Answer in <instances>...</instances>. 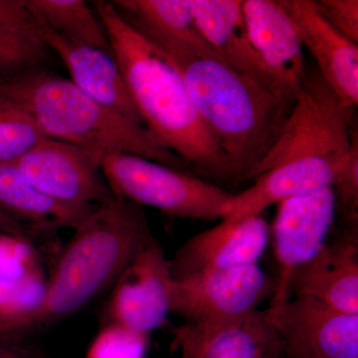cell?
I'll list each match as a JSON object with an SVG mask.
<instances>
[{"label": "cell", "mask_w": 358, "mask_h": 358, "mask_svg": "<svg viewBox=\"0 0 358 358\" xmlns=\"http://www.w3.org/2000/svg\"><path fill=\"white\" fill-rule=\"evenodd\" d=\"M355 109L345 107L319 71L307 73L277 143L248 189L224 206L230 221L253 217L284 200L333 188L352 152Z\"/></svg>", "instance_id": "cell-1"}, {"label": "cell", "mask_w": 358, "mask_h": 358, "mask_svg": "<svg viewBox=\"0 0 358 358\" xmlns=\"http://www.w3.org/2000/svg\"><path fill=\"white\" fill-rule=\"evenodd\" d=\"M93 3L145 126L185 160L197 178L235 183L227 159L200 119L178 68L129 24L114 4Z\"/></svg>", "instance_id": "cell-2"}, {"label": "cell", "mask_w": 358, "mask_h": 358, "mask_svg": "<svg viewBox=\"0 0 358 358\" xmlns=\"http://www.w3.org/2000/svg\"><path fill=\"white\" fill-rule=\"evenodd\" d=\"M157 48L182 74L193 105L225 155L234 182L255 179L294 102L233 68L210 46Z\"/></svg>", "instance_id": "cell-3"}, {"label": "cell", "mask_w": 358, "mask_h": 358, "mask_svg": "<svg viewBox=\"0 0 358 358\" xmlns=\"http://www.w3.org/2000/svg\"><path fill=\"white\" fill-rule=\"evenodd\" d=\"M74 231L47 277L43 306L29 333L67 319L112 288L155 238L143 207L117 195L99 205Z\"/></svg>", "instance_id": "cell-4"}, {"label": "cell", "mask_w": 358, "mask_h": 358, "mask_svg": "<svg viewBox=\"0 0 358 358\" xmlns=\"http://www.w3.org/2000/svg\"><path fill=\"white\" fill-rule=\"evenodd\" d=\"M0 98L25 110L53 140L138 155L193 174L185 160L160 143L147 127L106 109L70 79L42 67L0 77Z\"/></svg>", "instance_id": "cell-5"}, {"label": "cell", "mask_w": 358, "mask_h": 358, "mask_svg": "<svg viewBox=\"0 0 358 358\" xmlns=\"http://www.w3.org/2000/svg\"><path fill=\"white\" fill-rule=\"evenodd\" d=\"M101 171L112 192L171 217L214 220L232 193L192 173L138 155L105 152Z\"/></svg>", "instance_id": "cell-6"}, {"label": "cell", "mask_w": 358, "mask_h": 358, "mask_svg": "<svg viewBox=\"0 0 358 358\" xmlns=\"http://www.w3.org/2000/svg\"><path fill=\"white\" fill-rule=\"evenodd\" d=\"M105 152L48 138L7 164L51 199L74 206L96 207L115 196L101 171Z\"/></svg>", "instance_id": "cell-7"}, {"label": "cell", "mask_w": 358, "mask_h": 358, "mask_svg": "<svg viewBox=\"0 0 358 358\" xmlns=\"http://www.w3.org/2000/svg\"><path fill=\"white\" fill-rule=\"evenodd\" d=\"M264 313L289 358H358V315L308 296H291Z\"/></svg>", "instance_id": "cell-8"}, {"label": "cell", "mask_w": 358, "mask_h": 358, "mask_svg": "<svg viewBox=\"0 0 358 358\" xmlns=\"http://www.w3.org/2000/svg\"><path fill=\"white\" fill-rule=\"evenodd\" d=\"M272 287L259 264L173 278L171 313L192 324L239 319L258 310Z\"/></svg>", "instance_id": "cell-9"}, {"label": "cell", "mask_w": 358, "mask_h": 358, "mask_svg": "<svg viewBox=\"0 0 358 358\" xmlns=\"http://www.w3.org/2000/svg\"><path fill=\"white\" fill-rule=\"evenodd\" d=\"M277 205L272 236L279 275L270 307L288 300L292 277L326 245L336 210L333 188Z\"/></svg>", "instance_id": "cell-10"}, {"label": "cell", "mask_w": 358, "mask_h": 358, "mask_svg": "<svg viewBox=\"0 0 358 358\" xmlns=\"http://www.w3.org/2000/svg\"><path fill=\"white\" fill-rule=\"evenodd\" d=\"M171 282L169 259L154 238L134 256L110 288L108 322L148 336L159 329L171 313Z\"/></svg>", "instance_id": "cell-11"}, {"label": "cell", "mask_w": 358, "mask_h": 358, "mask_svg": "<svg viewBox=\"0 0 358 358\" xmlns=\"http://www.w3.org/2000/svg\"><path fill=\"white\" fill-rule=\"evenodd\" d=\"M270 227L262 215L221 223L190 238L169 260L173 279L207 271L255 265L262 258Z\"/></svg>", "instance_id": "cell-12"}, {"label": "cell", "mask_w": 358, "mask_h": 358, "mask_svg": "<svg viewBox=\"0 0 358 358\" xmlns=\"http://www.w3.org/2000/svg\"><path fill=\"white\" fill-rule=\"evenodd\" d=\"M249 38L282 95L296 101L307 78L303 45L281 0L242 1Z\"/></svg>", "instance_id": "cell-13"}, {"label": "cell", "mask_w": 358, "mask_h": 358, "mask_svg": "<svg viewBox=\"0 0 358 358\" xmlns=\"http://www.w3.org/2000/svg\"><path fill=\"white\" fill-rule=\"evenodd\" d=\"M301 45L307 47L319 72L341 102L358 105V45L346 38L317 10L315 0H281Z\"/></svg>", "instance_id": "cell-14"}, {"label": "cell", "mask_w": 358, "mask_h": 358, "mask_svg": "<svg viewBox=\"0 0 358 358\" xmlns=\"http://www.w3.org/2000/svg\"><path fill=\"white\" fill-rule=\"evenodd\" d=\"M37 35L57 53L78 88L106 109L145 126L113 53L71 41L41 24Z\"/></svg>", "instance_id": "cell-15"}, {"label": "cell", "mask_w": 358, "mask_h": 358, "mask_svg": "<svg viewBox=\"0 0 358 358\" xmlns=\"http://www.w3.org/2000/svg\"><path fill=\"white\" fill-rule=\"evenodd\" d=\"M174 345L182 358H275L281 350L264 310L222 322H185L174 331Z\"/></svg>", "instance_id": "cell-16"}, {"label": "cell", "mask_w": 358, "mask_h": 358, "mask_svg": "<svg viewBox=\"0 0 358 358\" xmlns=\"http://www.w3.org/2000/svg\"><path fill=\"white\" fill-rule=\"evenodd\" d=\"M189 3L197 30L215 53L235 69L289 100L268 74L251 43L241 0H189Z\"/></svg>", "instance_id": "cell-17"}, {"label": "cell", "mask_w": 358, "mask_h": 358, "mask_svg": "<svg viewBox=\"0 0 358 358\" xmlns=\"http://www.w3.org/2000/svg\"><path fill=\"white\" fill-rule=\"evenodd\" d=\"M308 296L341 312L358 315L357 237L326 244L299 268L289 285V298Z\"/></svg>", "instance_id": "cell-18"}, {"label": "cell", "mask_w": 358, "mask_h": 358, "mask_svg": "<svg viewBox=\"0 0 358 358\" xmlns=\"http://www.w3.org/2000/svg\"><path fill=\"white\" fill-rule=\"evenodd\" d=\"M96 207L74 206L51 199L13 164H0V211L29 231L75 230Z\"/></svg>", "instance_id": "cell-19"}, {"label": "cell", "mask_w": 358, "mask_h": 358, "mask_svg": "<svg viewBox=\"0 0 358 358\" xmlns=\"http://www.w3.org/2000/svg\"><path fill=\"white\" fill-rule=\"evenodd\" d=\"M112 3L155 46H209L195 26L189 0H117Z\"/></svg>", "instance_id": "cell-20"}, {"label": "cell", "mask_w": 358, "mask_h": 358, "mask_svg": "<svg viewBox=\"0 0 358 358\" xmlns=\"http://www.w3.org/2000/svg\"><path fill=\"white\" fill-rule=\"evenodd\" d=\"M26 4L39 24L51 31L112 53L102 22L84 0H26Z\"/></svg>", "instance_id": "cell-21"}, {"label": "cell", "mask_w": 358, "mask_h": 358, "mask_svg": "<svg viewBox=\"0 0 358 358\" xmlns=\"http://www.w3.org/2000/svg\"><path fill=\"white\" fill-rule=\"evenodd\" d=\"M46 289L44 270L15 279L0 280V338L29 334L43 306Z\"/></svg>", "instance_id": "cell-22"}, {"label": "cell", "mask_w": 358, "mask_h": 358, "mask_svg": "<svg viewBox=\"0 0 358 358\" xmlns=\"http://www.w3.org/2000/svg\"><path fill=\"white\" fill-rule=\"evenodd\" d=\"M46 138L48 136L25 110L0 98V164L20 159Z\"/></svg>", "instance_id": "cell-23"}, {"label": "cell", "mask_w": 358, "mask_h": 358, "mask_svg": "<svg viewBox=\"0 0 358 358\" xmlns=\"http://www.w3.org/2000/svg\"><path fill=\"white\" fill-rule=\"evenodd\" d=\"M49 51L38 35L0 29V77L42 67Z\"/></svg>", "instance_id": "cell-24"}, {"label": "cell", "mask_w": 358, "mask_h": 358, "mask_svg": "<svg viewBox=\"0 0 358 358\" xmlns=\"http://www.w3.org/2000/svg\"><path fill=\"white\" fill-rule=\"evenodd\" d=\"M148 334L107 322L92 341L86 358H143Z\"/></svg>", "instance_id": "cell-25"}, {"label": "cell", "mask_w": 358, "mask_h": 358, "mask_svg": "<svg viewBox=\"0 0 358 358\" xmlns=\"http://www.w3.org/2000/svg\"><path fill=\"white\" fill-rule=\"evenodd\" d=\"M43 270L31 238L0 231V280L15 279Z\"/></svg>", "instance_id": "cell-26"}, {"label": "cell", "mask_w": 358, "mask_h": 358, "mask_svg": "<svg viewBox=\"0 0 358 358\" xmlns=\"http://www.w3.org/2000/svg\"><path fill=\"white\" fill-rule=\"evenodd\" d=\"M336 209L346 220L357 222L358 215V134L353 138L352 152L343 173L333 187Z\"/></svg>", "instance_id": "cell-27"}, {"label": "cell", "mask_w": 358, "mask_h": 358, "mask_svg": "<svg viewBox=\"0 0 358 358\" xmlns=\"http://www.w3.org/2000/svg\"><path fill=\"white\" fill-rule=\"evenodd\" d=\"M319 13L346 38L358 43L357 0H315Z\"/></svg>", "instance_id": "cell-28"}, {"label": "cell", "mask_w": 358, "mask_h": 358, "mask_svg": "<svg viewBox=\"0 0 358 358\" xmlns=\"http://www.w3.org/2000/svg\"><path fill=\"white\" fill-rule=\"evenodd\" d=\"M38 27L26 0H0V29L37 35Z\"/></svg>", "instance_id": "cell-29"}, {"label": "cell", "mask_w": 358, "mask_h": 358, "mask_svg": "<svg viewBox=\"0 0 358 358\" xmlns=\"http://www.w3.org/2000/svg\"><path fill=\"white\" fill-rule=\"evenodd\" d=\"M0 231L30 238V232L27 228L21 225L20 223H18L14 219L9 217L2 211H0Z\"/></svg>", "instance_id": "cell-30"}, {"label": "cell", "mask_w": 358, "mask_h": 358, "mask_svg": "<svg viewBox=\"0 0 358 358\" xmlns=\"http://www.w3.org/2000/svg\"><path fill=\"white\" fill-rule=\"evenodd\" d=\"M0 358H21L20 355H16L7 348H0Z\"/></svg>", "instance_id": "cell-31"}]
</instances>
